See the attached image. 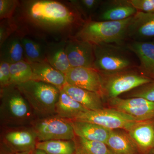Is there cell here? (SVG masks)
I'll list each match as a JSON object with an SVG mask.
<instances>
[{
	"mask_svg": "<svg viewBox=\"0 0 154 154\" xmlns=\"http://www.w3.org/2000/svg\"><path fill=\"white\" fill-rule=\"evenodd\" d=\"M28 101L36 118L56 115L60 90L52 85L31 80L17 85Z\"/></svg>",
	"mask_w": 154,
	"mask_h": 154,
	"instance_id": "5b68a950",
	"label": "cell"
},
{
	"mask_svg": "<svg viewBox=\"0 0 154 154\" xmlns=\"http://www.w3.org/2000/svg\"><path fill=\"white\" fill-rule=\"evenodd\" d=\"M94 69L100 73L110 74L137 68L135 54L122 44L108 43L94 45Z\"/></svg>",
	"mask_w": 154,
	"mask_h": 154,
	"instance_id": "3957f363",
	"label": "cell"
},
{
	"mask_svg": "<svg viewBox=\"0 0 154 154\" xmlns=\"http://www.w3.org/2000/svg\"><path fill=\"white\" fill-rule=\"evenodd\" d=\"M62 89L88 110H97L105 108L103 104L104 98L100 94L67 83Z\"/></svg>",
	"mask_w": 154,
	"mask_h": 154,
	"instance_id": "ac0fdd59",
	"label": "cell"
},
{
	"mask_svg": "<svg viewBox=\"0 0 154 154\" xmlns=\"http://www.w3.org/2000/svg\"><path fill=\"white\" fill-rule=\"evenodd\" d=\"M22 36L48 42L73 38L85 21L70 1L19 0L11 19Z\"/></svg>",
	"mask_w": 154,
	"mask_h": 154,
	"instance_id": "6da1fadb",
	"label": "cell"
},
{
	"mask_svg": "<svg viewBox=\"0 0 154 154\" xmlns=\"http://www.w3.org/2000/svg\"><path fill=\"white\" fill-rule=\"evenodd\" d=\"M22 41L26 61L29 63L46 61V50L48 42L28 36H22Z\"/></svg>",
	"mask_w": 154,
	"mask_h": 154,
	"instance_id": "603a6c76",
	"label": "cell"
},
{
	"mask_svg": "<svg viewBox=\"0 0 154 154\" xmlns=\"http://www.w3.org/2000/svg\"><path fill=\"white\" fill-rule=\"evenodd\" d=\"M105 144L113 154H140L128 133L123 130H111Z\"/></svg>",
	"mask_w": 154,
	"mask_h": 154,
	"instance_id": "7402d4cb",
	"label": "cell"
},
{
	"mask_svg": "<svg viewBox=\"0 0 154 154\" xmlns=\"http://www.w3.org/2000/svg\"><path fill=\"white\" fill-rule=\"evenodd\" d=\"M36 149L47 154H75L73 140H51L37 142Z\"/></svg>",
	"mask_w": 154,
	"mask_h": 154,
	"instance_id": "d4e9b609",
	"label": "cell"
},
{
	"mask_svg": "<svg viewBox=\"0 0 154 154\" xmlns=\"http://www.w3.org/2000/svg\"><path fill=\"white\" fill-rule=\"evenodd\" d=\"M75 135L83 139L106 143L111 130L88 122L70 120Z\"/></svg>",
	"mask_w": 154,
	"mask_h": 154,
	"instance_id": "d6986e66",
	"label": "cell"
},
{
	"mask_svg": "<svg viewBox=\"0 0 154 154\" xmlns=\"http://www.w3.org/2000/svg\"><path fill=\"white\" fill-rule=\"evenodd\" d=\"M30 154H47L45 152L41 150L40 149H35L31 152Z\"/></svg>",
	"mask_w": 154,
	"mask_h": 154,
	"instance_id": "836d02e7",
	"label": "cell"
},
{
	"mask_svg": "<svg viewBox=\"0 0 154 154\" xmlns=\"http://www.w3.org/2000/svg\"><path fill=\"white\" fill-rule=\"evenodd\" d=\"M33 72V80L52 85L61 90L66 84L65 75L47 61L30 63Z\"/></svg>",
	"mask_w": 154,
	"mask_h": 154,
	"instance_id": "e0dca14e",
	"label": "cell"
},
{
	"mask_svg": "<svg viewBox=\"0 0 154 154\" xmlns=\"http://www.w3.org/2000/svg\"><path fill=\"white\" fill-rule=\"evenodd\" d=\"M140 154H147L154 148V120L138 121L128 131Z\"/></svg>",
	"mask_w": 154,
	"mask_h": 154,
	"instance_id": "2e32d148",
	"label": "cell"
},
{
	"mask_svg": "<svg viewBox=\"0 0 154 154\" xmlns=\"http://www.w3.org/2000/svg\"><path fill=\"white\" fill-rule=\"evenodd\" d=\"M73 120L92 122L111 130L122 129L126 131L138 122L134 117L111 108L88 110Z\"/></svg>",
	"mask_w": 154,
	"mask_h": 154,
	"instance_id": "ba28073f",
	"label": "cell"
},
{
	"mask_svg": "<svg viewBox=\"0 0 154 154\" xmlns=\"http://www.w3.org/2000/svg\"><path fill=\"white\" fill-rule=\"evenodd\" d=\"M11 85L17 86L33 80V72L30 63L25 60L11 64Z\"/></svg>",
	"mask_w": 154,
	"mask_h": 154,
	"instance_id": "484cf974",
	"label": "cell"
},
{
	"mask_svg": "<svg viewBox=\"0 0 154 154\" xmlns=\"http://www.w3.org/2000/svg\"><path fill=\"white\" fill-rule=\"evenodd\" d=\"M110 108L134 117L138 121L154 120V102L141 97L108 99Z\"/></svg>",
	"mask_w": 154,
	"mask_h": 154,
	"instance_id": "30bf717a",
	"label": "cell"
},
{
	"mask_svg": "<svg viewBox=\"0 0 154 154\" xmlns=\"http://www.w3.org/2000/svg\"><path fill=\"white\" fill-rule=\"evenodd\" d=\"M104 98L119 97L154 80L142 75L137 68L110 74L100 73Z\"/></svg>",
	"mask_w": 154,
	"mask_h": 154,
	"instance_id": "8992f818",
	"label": "cell"
},
{
	"mask_svg": "<svg viewBox=\"0 0 154 154\" xmlns=\"http://www.w3.org/2000/svg\"><path fill=\"white\" fill-rule=\"evenodd\" d=\"M75 154H113L105 143L83 139L75 136Z\"/></svg>",
	"mask_w": 154,
	"mask_h": 154,
	"instance_id": "4316f807",
	"label": "cell"
},
{
	"mask_svg": "<svg viewBox=\"0 0 154 154\" xmlns=\"http://www.w3.org/2000/svg\"><path fill=\"white\" fill-rule=\"evenodd\" d=\"M67 84L96 92L103 96L100 73L92 68H71L65 74Z\"/></svg>",
	"mask_w": 154,
	"mask_h": 154,
	"instance_id": "7c38bea8",
	"label": "cell"
},
{
	"mask_svg": "<svg viewBox=\"0 0 154 154\" xmlns=\"http://www.w3.org/2000/svg\"><path fill=\"white\" fill-rule=\"evenodd\" d=\"M30 126L36 134L38 142L73 140L75 136L70 120L57 115L36 118Z\"/></svg>",
	"mask_w": 154,
	"mask_h": 154,
	"instance_id": "52a82bcc",
	"label": "cell"
},
{
	"mask_svg": "<svg viewBox=\"0 0 154 154\" xmlns=\"http://www.w3.org/2000/svg\"><path fill=\"white\" fill-rule=\"evenodd\" d=\"M22 36L15 31L0 45V61L10 64L25 60Z\"/></svg>",
	"mask_w": 154,
	"mask_h": 154,
	"instance_id": "44dd1931",
	"label": "cell"
},
{
	"mask_svg": "<svg viewBox=\"0 0 154 154\" xmlns=\"http://www.w3.org/2000/svg\"><path fill=\"white\" fill-rule=\"evenodd\" d=\"M88 111L66 94L63 89L55 107L56 115L68 120H74L80 114Z\"/></svg>",
	"mask_w": 154,
	"mask_h": 154,
	"instance_id": "cb8c5ba5",
	"label": "cell"
},
{
	"mask_svg": "<svg viewBox=\"0 0 154 154\" xmlns=\"http://www.w3.org/2000/svg\"><path fill=\"white\" fill-rule=\"evenodd\" d=\"M131 18L114 22L88 21L85 22L73 38L87 42L94 45L125 43L127 31Z\"/></svg>",
	"mask_w": 154,
	"mask_h": 154,
	"instance_id": "277c9868",
	"label": "cell"
},
{
	"mask_svg": "<svg viewBox=\"0 0 154 154\" xmlns=\"http://www.w3.org/2000/svg\"><path fill=\"white\" fill-rule=\"evenodd\" d=\"M147 154H154V148L152 149Z\"/></svg>",
	"mask_w": 154,
	"mask_h": 154,
	"instance_id": "d590c367",
	"label": "cell"
},
{
	"mask_svg": "<svg viewBox=\"0 0 154 154\" xmlns=\"http://www.w3.org/2000/svg\"><path fill=\"white\" fill-rule=\"evenodd\" d=\"M1 127L30 126L36 118L17 86L0 89Z\"/></svg>",
	"mask_w": 154,
	"mask_h": 154,
	"instance_id": "7a4b0ae2",
	"label": "cell"
},
{
	"mask_svg": "<svg viewBox=\"0 0 154 154\" xmlns=\"http://www.w3.org/2000/svg\"><path fill=\"white\" fill-rule=\"evenodd\" d=\"M137 12L154 14V0H128Z\"/></svg>",
	"mask_w": 154,
	"mask_h": 154,
	"instance_id": "1f68e13d",
	"label": "cell"
},
{
	"mask_svg": "<svg viewBox=\"0 0 154 154\" xmlns=\"http://www.w3.org/2000/svg\"><path fill=\"white\" fill-rule=\"evenodd\" d=\"M16 31L11 19L1 20L0 22V45Z\"/></svg>",
	"mask_w": 154,
	"mask_h": 154,
	"instance_id": "4dcf8cb0",
	"label": "cell"
},
{
	"mask_svg": "<svg viewBox=\"0 0 154 154\" xmlns=\"http://www.w3.org/2000/svg\"><path fill=\"white\" fill-rule=\"evenodd\" d=\"M11 64L0 61V89L11 86Z\"/></svg>",
	"mask_w": 154,
	"mask_h": 154,
	"instance_id": "d6a6232c",
	"label": "cell"
},
{
	"mask_svg": "<svg viewBox=\"0 0 154 154\" xmlns=\"http://www.w3.org/2000/svg\"><path fill=\"white\" fill-rule=\"evenodd\" d=\"M128 98L141 97L154 102V80L128 92Z\"/></svg>",
	"mask_w": 154,
	"mask_h": 154,
	"instance_id": "f1b7e54d",
	"label": "cell"
},
{
	"mask_svg": "<svg viewBox=\"0 0 154 154\" xmlns=\"http://www.w3.org/2000/svg\"><path fill=\"white\" fill-rule=\"evenodd\" d=\"M85 22L92 20L102 0H69Z\"/></svg>",
	"mask_w": 154,
	"mask_h": 154,
	"instance_id": "83f0119b",
	"label": "cell"
},
{
	"mask_svg": "<svg viewBox=\"0 0 154 154\" xmlns=\"http://www.w3.org/2000/svg\"><path fill=\"white\" fill-rule=\"evenodd\" d=\"M37 142L30 126L1 127V148L10 154L32 151Z\"/></svg>",
	"mask_w": 154,
	"mask_h": 154,
	"instance_id": "9c48e42d",
	"label": "cell"
},
{
	"mask_svg": "<svg viewBox=\"0 0 154 154\" xmlns=\"http://www.w3.org/2000/svg\"><path fill=\"white\" fill-rule=\"evenodd\" d=\"M19 3V0H0V20L11 19Z\"/></svg>",
	"mask_w": 154,
	"mask_h": 154,
	"instance_id": "f546056e",
	"label": "cell"
},
{
	"mask_svg": "<svg viewBox=\"0 0 154 154\" xmlns=\"http://www.w3.org/2000/svg\"><path fill=\"white\" fill-rule=\"evenodd\" d=\"M128 41L127 47L139 60L137 70L144 76L154 80V40Z\"/></svg>",
	"mask_w": 154,
	"mask_h": 154,
	"instance_id": "5bb4252c",
	"label": "cell"
},
{
	"mask_svg": "<svg viewBox=\"0 0 154 154\" xmlns=\"http://www.w3.org/2000/svg\"><path fill=\"white\" fill-rule=\"evenodd\" d=\"M31 151L22 152L14 153L11 154H30V153H31Z\"/></svg>",
	"mask_w": 154,
	"mask_h": 154,
	"instance_id": "e575fe53",
	"label": "cell"
},
{
	"mask_svg": "<svg viewBox=\"0 0 154 154\" xmlns=\"http://www.w3.org/2000/svg\"><path fill=\"white\" fill-rule=\"evenodd\" d=\"M67 41L48 42L46 53L47 62L65 75L72 68L67 55Z\"/></svg>",
	"mask_w": 154,
	"mask_h": 154,
	"instance_id": "ffe728a7",
	"label": "cell"
},
{
	"mask_svg": "<svg viewBox=\"0 0 154 154\" xmlns=\"http://www.w3.org/2000/svg\"><path fill=\"white\" fill-rule=\"evenodd\" d=\"M66 51L72 68H94V46L93 44L73 37L67 41Z\"/></svg>",
	"mask_w": 154,
	"mask_h": 154,
	"instance_id": "4fadbf2b",
	"label": "cell"
},
{
	"mask_svg": "<svg viewBox=\"0 0 154 154\" xmlns=\"http://www.w3.org/2000/svg\"><path fill=\"white\" fill-rule=\"evenodd\" d=\"M154 38V14L137 12L131 18L127 31V40L142 42Z\"/></svg>",
	"mask_w": 154,
	"mask_h": 154,
	"instance_id": "9a60e30c",
	"label": "cell"
},
{
	"mask_svg": "<svg viewBox=\"0 0 154 154\" xmlns=\"http://www.w3.org/2000/svg\"><path fill=\"white\" fill-rule=\"evenodd\" d=\"M137 12L128 0H102L92 20L122 21L132 17Z\"/></svg>",
	"mask_w": 154,
	"mask_h": 154,
	"instance_id": "8fae6325",
	"label": "cell"
}]
</instances>
